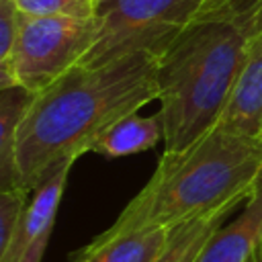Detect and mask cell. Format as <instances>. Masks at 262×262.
Returning a JSON list of instances; mask_svg holds the SVG:
<instances>
[{"instance_id": "obj_1", "label": "cell", "mask_w": 262, "mask_h": 262, "mask_svg": "<svg viewBox=\"0 0 262 262\" xmlns=\"http://www.w3.org/2000/svg\"><path fill=\"white\" fill-rule=\"evenodd\" d=\"M158 100V57L133 53L76 66L37 92L20 121L14 184L29 194L63 162L78 160L119 119Z\"/></svg>"}, {"instance_id": "obj_2", "label": "cell", "mask_w": 262, "mask_h": 262, "mask_svg": "<svg viewBox=\"0 0 262 262\" xmlns=\"http://www.w3.org/2000/svg\"><path fill=\"white\" fill-rule=\"evenodd\" d=\"M262 180V139L215 127L180 151H164L143 188L98 235L174 229L227 205L246 203Z\"/></svg>"}, {"instance_id": "obj_3", "label": "cell", "mask_w": 262, "mask_h": 262, "mask_svg": "<svg viewBox=\"0 0 262 262\" xmlns=\"http://www.w3.org/2000/svg\"><path fill=\"white\" fill-rule=\"evenodd\" d=\"M248 37L231 14L199 16L158 57L164 151H180L213 131L248 59Z\"/></svg>"}, {"instance_id": "obj_4", "label": "cell", "mask_w": 262, "mask_h": 262, "mask_svg": "<svg viewBox=\"0 0 262 262\" xmlns=\"http://www.w3.org/2000/svg\"><path fill=\"white\" fill-rule=\"evenodd\" d=\"M205 0H96L98 35L78 66H104L133 53L160 57L192 25Z\"/></svg>"}, {"instance_id": "obj_5", "label": "cell", "mask_w": 262, "mask_h": 262, "mask_svg": "<svg viewBox=\"0 0 262 262\" xmlns=\"http://www.w3.org/2000/svg\"><path fill=\"white\" fill-rule=\"evenodd\" d=\"M98 35L96 18L23 14L10 63L0 68V90L23 86L37 94L76 68Z\"/></svg>"}, {"instance_id": "obj_6", "label": "cell", "mask_w": 262, "mask_h": 262, "mask_svg": "<svg viewBox=\"0 0 262 262\" xmlns=\"http://www.w3.org/2000/svg\"><path fill=\"white\" fill-rule=\"evenodd\" d=\"M74 162L76 160H68L59 164L31 192L18 231L10 248L0 256V262H41L43 260Z\"/></svg>"}, {"instance_id": "obj_7", "label": "cell", "mask_w": 262, "mask_h": 262, "mask_svg": "<svg viewBox=\"0 0 262 262\" xmlns=\"http://www.w3.org/2000/svg\"><path fill=\"white\" fill-rule=\"evenodd\" d=\"M262 242V180L246 201L244 211L227 225H221L196 262H252L256 246Z\"/></svg>"}, {"instance_id": "obj_8", "label": "cell", "mask_w": 262, "mask_h": 262, "mask_svg": "<svg viewBox=\"0 0 262 262\" xmlns=\"http://www.w3.org/2000/svg\"><path fill=\"white\" fill-rule=\"evenodd\" d=\"M221 129L260 137L262 131V41H250L248 59L229 104L219 121Z\"/></svg>"}, {"instance_id": "obj_9", "label": "cell", "mask_w": 262, "mask_h": 262, "mask_svg": "<svg viewBox=\"0 0 262 262\" xmlns=\"http://www.w3.org/2000/svg\"><path fill=\"white\" fill-rule=\"evenodd\" d=\"M172 229L154 227L115 237L96 235L84 246L72 262H154L170 239Z\"/></svg>"}, {"instance_id": "obj_10", "label": "cell", "mask_w": 262, "mask_h": 262, "mask_svg": "<svg viewBox=\"0 0 262 262\" xmlns=\"http://www.w3.org/2000/svg\"><path fill=\"white\" fill-rule=\"evenodd\" d=\"M164 139V129L158 113L151 117H141L131 113L117 123H113L94 143L92 149L104 158H123L154 149Z\"/></svg>"}, {"instance_id": "obj_11", "label": "cell", "mask_w": 262, "mask_h": 262, "mask_svg": "<svg viewBox=\"0 0 262 262\" xmlns=\"http://www.w3.org/2000/svg\"><path fill=\"white\" fill-rule=\"evenodd\" d=\"M237 205H227L174 227L168 244L164 246L162 254L154 262H196V258L201 256V252L205 250L213 233L223 225L225 217Z\"/></svg>"}, {"instance_id": "obj_12", "label": "cell", "mask_w": 262, "mask_h": 262, "mask_svg": "<svg viewBox=\"0 0 262 262\" xmlns=\"http://www.w3.org/2000/svg\"><path fill=\"white\" fill-rule=\"evenodd\" d=\"M33 92L23 86L0 90V190H12L14 184V147L20 121L33 100Z\"/></svg>"}, {"instance_id": "obj_13", "label": "cell", "mask_w": 262, "mask_h": 262, "mask_svg": "<svg viewBox=\"0 0 262 262\" xmlns=\"http://www.w3.org/2000/svg\"><path fill=\"white\" fill-rule=\"evenodd\" d=\"M14 4L29 16L94 18L96 12V0H14Z\"/></svg>"}, {"instance_id": "obj_14", "label": "cell", "mask_w": 262, "mask_h": 262, "mask_svg": "<svg viewBox=\"0 0 262 262\" xmlns=\"http://www.w3.org/2000/svg\"><path fill=\"white\" fill-rule=\"evenodd\" d=\"M31 194L20 188L0 190V256L10 248Z\"/></svg>"}, {"instance_id": "obj_15", "label": "cell", "mask_w": 262, "mask_h": 262, "mask_svg": "<svg viewBox=\"0 0 262 262\" xmlns=\"http://www.w3.org/2000/svg\"><path fill=\"white\" fill-rule=\"evenodd\" d=\"M23 12L14 0H0V68L10 63L20 31Z\"/></svg>"}, {"instance_id": "obj_16", "label": "cell", "mask_w": 262, "mask_h": 262, "mask_svg": "<svg viewBox=\"0 0 262 262\" xmlns=\"http://www.w3.org/2000/svg\"><path fill=\"white\" fill-rule=\"evenodd\" d=\"M223 14H231L235 18L248 41H262V0L244 2L237 8Z\"/></svg>"}, {"instance_id": "obj_17", "label": "cell", "mask_w": 262, "mask_h": 262, "mask_svg": "<svg viewBox=\"0 0 262 262\" xmlns=\"http://www.w3.org/2000/svg\"><path fill=\"white\" fill-rule=\"evenodd\" d=\"M242 0H205L203 2V10L201 16H209V14H223L233 10Z\"/></svg>"}, {"instance_id": "obj_18", "label": "cell", "mask_w": 262, "mask_h": 262, "mask_svg": "<svg viewBox=\"0 0 262 262\" xmlns=\"http://www.w3.org/2000/svg\"><path fill=\"white\" fill-rule=\"evenodd\" d=\"M252 262H262V242L256 246V250H254V256H252Z\"/></svg>"}, {"instance_id": "obj_19", "label": "cell", "mask_w": 262, "mask_h": 262, "mask_svg": "<svg viewBox=\"0 0 262 262\" xmlns=\"http://www.w3.org/2000/svg\"><path fill=\"white\" fill-rule=\"evenodd\" d=\"M260 139H262V131H260Z\"/></svg>"}]
</instances>
